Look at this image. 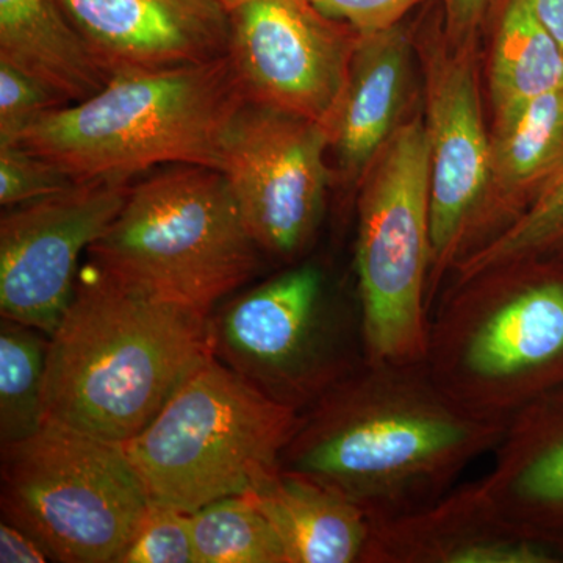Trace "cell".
Listing matches in <instances>:
<instances>
[{
    "label": "cell",
    "instance_id": "8992f818",
    "mask_svg": "<svg viewBox=\"0 0 563 563\" xmlns=\"http://www.w3.org/2000/svg\"><path fill=\"white\" fill-rule=\"evenodd\" d=\"M299 415L213 357L124 448L152 503L192 514L279 473Z\"/></svg>",
    "mask_w": 563,
    "mask_h": 563
},
{
    "label": "cell",
    "instance_id": "ba28073f",
    "mask_svg": "<svg viewBox=\"0 0 563 563\" xmlns=\"http://www.w3.org/2000/svg\"><path fill=\"white\" fill-rule=\"evenodd\" d=\"M0 476L2 520L52 562L117 563L151 504L124 444L58 422L2 446Z\"/></svg>",
    "mask_w": 563,
    "mask_h": 563
},
{
    "label": "cell",
    "instance_id": "9a60e30c",
    "mask_svg": "<svg viewBox=\"0 0 563 563\" xmlns=\"http://www.w3.org/2000/svg\"><path fill=\"white\" fill-rule=\"evenodd\" d=\"M553 550L515 529L477 481L395 520L374 523L365 563H551Z\"/></svg>",
    "mask_w": 563,
    "mask_h": 563
},
{
    "label": "cell",
    "instance_id": "8fae6325",
    "mask_svg": "<svg viewBox=\"0 0 563 563\" xmlns=\"http://www.w3.org/2000/svg\"><path fill=\"white\" fill-rule=\"evenodd\" d=\"M233 69L255 106L328 128L361 33L307 0H218Z\"/></svg>",
    "mask_w": 563,
    "mask_h": 563
},
{
    "label": "cell",
    "instance_id": "277c9868",
    "mask_svg": "<svg viewBox=\"0 0 563 563\" xmlns=\"http://www.w3.org/2000/svg\"><path fill=\"white\" fill-rule=\"evenodd\" d=\"M426 366L474 412L509 421L563 384V279L518 261L457 279L429 317Z\"/></svg>",
    "mask_w": 563,
    "mask_h": 563
},
{
    "label": "cell",
    "instance_id": "ffe728a7",
    "mask_svg": "<svg viewBox=\"0 0 563 563\" xmlns=\"http://www.w3.org/2000/svg\"><path fill=\"white\" fill-rule=\"evenodd\" d=\"M563 87V52L543 27L533 0H504L490 65L495 120Z\"/></svg>",
    "mask_w": 563,
    "mask_h": 563
},
{
    "label": "cell",
    "instance_id": "30bf717a",
    "mask_svg": "<svg viewBox=\"0 0 563 563\" xmlns=\"http://www.w3.org/2000/svg\"><path fill=\"white\" fill-rule=\"evenodd\" d=\"M328 128L247 102L222 144L218 172L265 254L292 261L312 240L329 187Z\"/></svg>",
    "mask_w": 563,
    "mask_h": 563
},
{
    "label": "cell",
    "instance_id": "3957f363",
    "mask_svg": "<svg viewBox=\"0 0 563 563\" xmlns=\"http://www.w3.org/2000/svg\"><path fill=\"white\" fill-rule=\"evenodd\" d=\"M246 103L229 55L117 74L85 101L47 111L18 144L74 181L132 180L162 165L218 169L229 128Z\"/></svg>",
    "mask_w": 563,
    "mask_h": 563
},
{
    "label": "cell",
    "instance_id": "4dcf8cb0",
    "mask_svg": "<svg viewBox=\"0 0 563 563\" xmlns=\"http://www.w3.org/2000/svg\"><path fill=\"white\" fill-rule=\"evenodd\" d=\"M537 16L563 52V0H533Z\"/></svg>",
    "mask_w": 563,
    "mask_h": 563
},
{
    "label": "cell",
    "instance_id": "52a82bcc",
    "mask_svg": "<svg viewBox=\"0 0 563 563\" xmlns=\"http://www.w3.org/2000/svg\"><path fill=\"white\" fill-rule=\"evenodd\" d=\"M358 313L365 361L428 352L431 158L424 124L399 125L363 173L357 202Z\"/></svg>",
    "mask_w": 563,
    "mask_h": 563
},
{
    "label": "cell",
    "instance_id": "484cf974",
    "mask_svg": "<svg viewBox=\"0 0 563 563\" xmlns=\"http://www.w3.org/2000/svg\"><path fill=\"white\" fill-rule=\"evenodd\" d=\"M68 106L29 74L0 60V147L14 146L47 111Z\"/></svg>",
    "mask_w": 563,
    "mask_h": 563
},
{
    "label": "cell",
    "instance_id": "f546056e",
    "mask_svg": "<svg viewBox=\"0 0 563 563\" xmlns=\"http://www.w3.org/2000/svg\"><path fill=\"white\" fill-rule=\"evenodd\" d=\"M446 32L450 38L459 41L472 38L473 32L484 20L492 0H443Z\"/></svg>",
    "mask_w": 563,
    "mask_h": 563
},
{
    "label": "cell",
    "instance_id": "44dd1931",
    "mask_svg": "<svg viewBox=\"0 0 563 563\" xmlns=\"http://www.w3.org/2000/svg\"><path fill=\"white\" fill-rule=\"evenodd\" d=\"M492 169V180L509 195L540 191L563 169V87L495 120Z\"/></svg>",
    "mask_w": 563,
    "mask_h": 563
},
{
    "label": "cell",
    "instance_id": "83f0119b",
    "mask_svg": "<svg viewBox=\"0 0 563 563\" xmlns=\"http://www.w3.org/2000/svg\"><path fill=\"white\" fill-rule=\"evenodd\" d=\"M322 13L346 22L361 35L388 31L422 0H307Z\"/></svg>",
    "mask_w": 563,
    "mask_h": 563
},
{
    "label": "cell",
    "instance_id": "cb8c5ba5",
    "mask_svg": "<svg viewBox=\"0 0 563 563\" xmlns=\"http://www.w3.org/2000/svg\"><path fill=\"white\" fill-rule=\"evenodd\" d=\"M563 242V169L498 236L454 266L457 279L492 266L544 254Z\"/></svg>",
    "mask_w": 563,
    "mask_h": 563
},
{
    "label": "cell",
    "instance_id": "f1b7e54d",
    "mask_svg": "<svg viewBox=\"0 0 563 563\" xmlns=\"http://www.w3.org/2000/svg\"><path fill=\"white\" fill-rule=\"evenodd\" d=\"M49 551L38 539L20 526L2 520L0 523V562L43 563L51 562Z\"/></svg>",
    "mask_w": 563,
    "mask_h": 563
},
{
    "label": "cell",
    "instance_id": "7a4b0ae2",
    "mask_svg": "<svg viewBox=\"0 0 563 563\" xmlns=\"http://www.w3.org/2000/svg\"><path fill=\"white\" fill-rule=\"evenodd\" d=\"M210 314L88 261L47 346L46 421L125 444L213 358Z\"/></svg>",
    "mask_w": 563,
    "mask_h": 563
},
{
    "label": "cell",
    "instance_id": "5b68a950",
    "mask_svg": "<svg viewBox=\"0 0 563 563\" xmlns=\"http://www.w3.org/2000/svg\"><path fill=\"white\" fill-rule=\"evenodd\" d=\"M261 252L224 176L176 165L132 184L87 254L124 284L211 314L254 276Z\"/></svg>",
    "mask_w": 563,
    "mask_h": 563
},
{
    "label": "cell",
    "instance_id": "6da1fadb",
    "mask_svg": "<svg viewBox=\"0 0 563 563\" xmlns=\"http://www.w3.org/2000/svg\"><path fill=\"white\" fill-rule=\"evenodd\" d=\"M507 421L463 406L424 361L368 362L299 415L280 468L324 485L384 523L442 498Z\"/></svg>",
    "mask_w": 563,
    "mask_h": 563
},
{
    "label": "cell",
    "instance_id": "7402d4cb",
    "mask_svg": "<svg viewBox=\"0 0 563 563\" xmlns=\"http://www.w3.org/2000/svg\"><path fill=\"white\" fill-rule=\"evenodd\" d=\"M46 333L9 318L0 322V444L29 439L46 422Z\"/></svg>",
    "mask_w": 563,
    "mask_h": 563
},
{
    "label": "cell",
    "instance_id": "5bb4252c",
    "mask_svg": "<svg viewBox=\"0 0 563 563\" xmlns=\"http://www.w3.org/2000/svg\"><path fill=\"white\" fill-rule=\"evenodd\" d=\"M107 77L224 57L229 21L218 0H60Z\"/></svg>",
    "mask_w": 563,
    "mask_h": 563
},
{
    "label": "cell",
    "instance_id": "d4e9b609",
    "mask_svg": "<svg viewBox=\"0 0 563 563\" xmlns=\"http://www.w3.org/2000/svg\"><path fill=\"white\" fill-rule=\"evenodd\" d=\"M117 563H198L190 514L151 501Z\"/></svg>",
    "mask_w": 563,
    "mask_h": 563
},
{
    "label": "cell",
    "instance_id": "4316f807",
    "mask_svg": "<svg viewBox=\"0 0 563 563\" xmlns=\"http://www.w3.org/2000/svg\"><path fill=\"white\" fill-rule=\"evenodd\" d=\"M68 174L20 144L0 147V203L16 207L73 187Z\"/></svg>",
    "mask_w": 563,
    "mask_h": 563
},
{
    "label": "cell",
    "instance_id": "e0dca14e",
    "mask_svg": "<svg viewBox=\"0 0 563 563\" xmlns=\"http://www.w3.org/2000/svg\"><path fill=\"white\" fill-rule=\"evenodd\" d=\"M410 41L399 25L361 35L328 131L340 166L363 174L395 132L409 79Z\"/></svg>",
    "mask_w": 563,
    "mask_h": 563
},
{
    "label": "cell",
    "instance_id": "7c38bea8",
    "mask_svg": "<svg viewBox=\"0 0 563 563\" xmlns=\"http://www.w3.org/2000/svg\"><path fill=\"white\" fill-rule=\"evenodd\" d=\"M132 180L95 179L11 207L0 221V313L51 336L73 301L81 252L118 217Z\"/></svg>",
    "mask_w": 563,
    "mask_h": 563
},
{
    "label": "cell",
    "instance_id": "2e32d148",
    "mask_svg": "<svg viewBox=\"0 0 563 563\" xmlns=\"http://www.w3.org/2000/svg\"><path fill=\"white\" fill-rule=\"evenodd\" d=\"M492 454L477 483L496 510L551 550L563 543V391L515 413Z\"/></svg>",
    "mask_w": 563,
    "mask_h": 563
},
{
    "label": "cell",
    "instance_id": "9c48e42d",
    "mask_svg": "<svg viewBox=\"0 0 563 563\" xmlns=\"http://www.w3.org/2000/svg\"><path fill=\"white\" fill-rule=\"evenodd\" d=\"M213 355L274 401L302 412L365 358L361 317L331 302L306 263L210 314Z\"/></svg>",
    "mask_w": 563,
    "mask_h": 563
},
{
    "label": "cell",
    "instance_id": "d6986e66",
    "mask_svg": "<svg viewBox=\"0 0 563 563\" xmlns=\"http://www.w3.org/2000/svg\"><path fill=\"white\" fill-rule=\"evenodd\" d=\"M0 60L40 80L66 103L85 101L109 80L60 0H0Z\"/></svg>",
    "mask_w": 563,
    "mask_h": 563
},
{
    "label": "cell",
    "instance_id": "ac0fdd59",
    "mask_svg": "<svg viewBox=\"0 0 563 563\" xmlns=\"http://www.w3.org/2000/svg\"><path fill=\"white\" fill-rule=\"evenodd\" d=\"M246 496L268 518L287 563H365L373 523L331 488L280 468Z\"/></svg>",
    "mask_w": 563,
    "mask_h": 563
},
{
    "label": "cell",
    "instance_id": "603a6c76",
    "mask_svg": "<svg viewBox=\"0 0 563 563\" xmlns=\"http://www.w3.org/2000/svg\"><path fill=\"white\" fill-rule=\"evenodd\" d=\"M198 563H287L268 518L246 495L190 514Z\"/></svg>",
    "mask_w": 563,
    "mask_h": 563
},
{
    "label": "cell",
    "instance_id": "4fadbf2b",
    "mask_svg": "<svg viewBox=\"0 0 563 563\" xmlns=\"http://www.w3.org/2000/svg\"><path fill=\"white\" fill-rule=\"evenodd\" d=\"M426 136L431 158V282L451 268L492 184V139L485 131L472 55L432 52L428 63ZM429 287V284H428Z\"/></svg>",
    "mask_w": 563,
    "mask_h": 563
}]
</instances>
